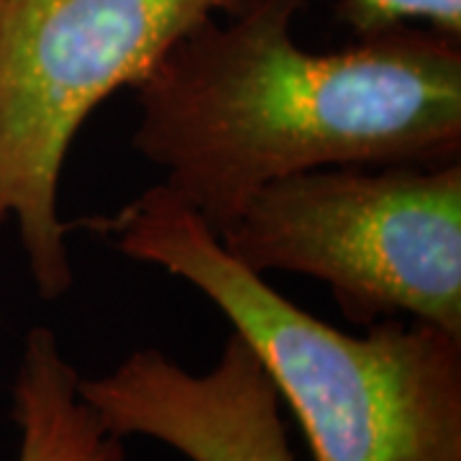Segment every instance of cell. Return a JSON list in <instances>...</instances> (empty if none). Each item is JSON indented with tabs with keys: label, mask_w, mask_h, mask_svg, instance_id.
Wrapping results in <instances>:
<instances>
[{
	"label": "cell",
	"mask_w": 461,
	"mask_h": 461,
	"mask_svg": "<svg viewBox=\"0 0 461 461\" xmlns=\"http://www.w3.org/2000/svg\"><path fill=\"white\" fill-rule=\"evenodd\" d=\"M305 5L239 0L133 85V149L215 236L287 175L459 162L461 39L402 23L311 51L295 39Z\"/></svg>",
	"instance_id": "cell-1"
},
{
	"label": "cell",
	"mask_w": 461,
	"mask_h": 461,
	"mask_svg": "<svg viewBox=\"0 0 461 461\" xmlns=\"http://www.w3.org/2000/svg\"><path fill=\"white\" fill-rule=\"evenodd\" d=\"M85 226L133 262L193 285L295 415L313 461H461V336L411 318L346 333L223 249L162 185Z\"/></svg>",
	"instance_id": "cell-2"
},
{
	"label": "cell",
	"mask_w": 461,
	"mask_h": 461,
	"mask_svg": "<svg viewBox=\"0 0 461 461\" xmlns=\"http://www.w3.org/2000/svg\"><path fill=\"white\" fill-rule=\"evenodd\" d=\"M218 239L257 275L326 282L357 326L411 318L461 336V162L287 175Z\"/></svg>",
	"instance_id": "cell-3"
},
{
	"label": "cell",
	"mask_w": 461,
	"mask_h": 461,
	"mask_svg": "<svg viewBox=\"0 0 461 461\" xmlns=\"http://www.w3.org/2000/svg\"><path fill=\"white\" fill-rule=\"evenodd\" d=\"M239 0H0V229L14 221L36 293L72 287L62 172L85 121L177 39Z\"/></svg>",
	"instance_id": "cell-4"
},
{
	"label": "cell",
	"mask_w": 461,
	"mask_h": 461,
	"mask_svg": "<svg viewBox=\"0 0 461 461\" xmlns=\"http://www.w3.org/2000/svg\"><path fill=\"white\" fill-rule=\"evenodd\" d=\"M77 390L118 438L141 436L187 461H295L282 402L259 359L229 333L208 372L136 348Z\"/></svg>",
	"instance_id": "cell-5"
},
{
	"label": "cell",
	"mask_w": 461,
	"mask_h": 461,
	"mask_svg": "<svg viewBox=\"0 0 461 461\" xmlns=\"http://www.w3.org/2000/svg\"><path fill=\"white\" fill-rule=\"evenodd\" d=\"M77 382L80 372L57 333L33 326L11 384V420L18 430L14 461H129L126 441L100 423Z\"/></svg>",
	"instance_id": "cell-6"
},
{
	"label": "cell",
	"mask_w": 461,
	"mask_h": 461,
	"mask_svg": "<svg viewBox=\"0 0 461 461\" xmlns=\"http://www.w3.org/2000/svg\"><path fill=\"white\" fill-rule=\"evenodd\" d=\"M339 14L357 36L418 23L461 39V0H341Z\"/></svg>",
	"instance_id": "cell-7"
}]
</instances>
